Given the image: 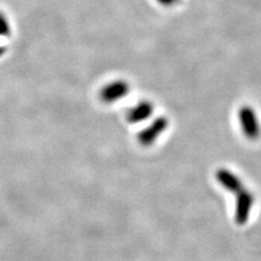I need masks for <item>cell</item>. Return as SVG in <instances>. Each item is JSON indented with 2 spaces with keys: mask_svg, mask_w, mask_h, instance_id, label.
I'll return each mask as SVG.
<instances>
[{
  "mask_svg": "<svg viewBox=\"0 0 261 261\" xmlns=\"http://www.w3.org/2000/svg\"><path fill=\"white\" fill-rule=\"evenodd\" d=\"M238 118L243 135L249 141H257L261 135V125L256 110L244 105L239 109Z\"/></svg>",
  "mask_w": 261,
  "mask_h": 261,
  "instance_id": "cell-1",
  "label": "cell"
},
{
  "mask_svg": "<svg viewBox=\"0 0 261 261\" xmlns=\"http://www.w3.org/2000/svg\"><path fill=\"white\" fill-rule=\"evenodd\" d=\"M255 205V195L246 187L236 194V208H235V222L243 225L248 221L252 207Z\"/></svg>",
  "mask_w": 261,
  "mask_h": 261,
  "instance_id": "cell-3",
  "label": "cell"
},
{
  "mask_svg": "<svg viewBox=\"0 0 261 261\" xmlns=\"http://www.w3.org/2000/svg\"><path fill=\"white\" fill-rule=\"evenodd\" d=\"M156 2L163 7H172L178 3V0H156Z\"/></svg>",
  "mask_w": 261,
  "mask_h": 261,
  "instance_id": "cell-7",
  "label": "cell"
},
{
  "mask_svg": "<svg viewBox=\"0 0 261 261\" xmlns=\"http://www.w3.org/2000/svg\"><path fill=\"white\" fill-rule=\"evenodd\" d=\"M216 179L217 182L221 185L224 190L228 191L233 194H238L245 189V185L241 177L232 172L231 170L221 168L216 172Z\"/></svg>",
  "mask_w": 261,
  "mask_h": 261,
  "instance_id": "cell-5",
  "label": "cell"
},
{
  "mask_svg": "<svg viewBox=\"0 0 261 261\" xmlns=\"http://www.w3.org/2000/svg\"><path fill=\"white\" fill-rule=\"evenodd\" d=\"M154 110L153 103L148 100H142L137 102L134 107L128 109L126 113V119L130 124H138L149 120Z\"/></svg>",
  "mask_w": 261,
  "mask_h": 261,
  "instance_id": "cell-6",
  "label": "cell"
},
{
  "mask_svg": "<svg viewBox=\"0 0 261 261\" xmlns=\"http://www.w3.org/2000/svg\"><path fill=\"white\" fill-rule=\"evenodd\" d=\"M129 92V85L124 80L112 81L105 85L100 91L101 100L106 103L116 102L124 98Z\"/></svg>",
  "mask_w": 261,
  "mask_h": 261,
  "instance_id": "cell-4",
  "label": "cell"
},
{
  "mask_svg": "<svg viewBox=\"0 0 261 261\" xmlns=\"http://www.w3.org/2000/svg\"><path fill=\"white\" fill-rule=\"evenodd\" d=\"M169 127V120L166 117H158L147 124L137 134V141L142 146L148 147L158 141V138L166 132Z\"/></svg>",
  "mask_w": 261,
  "mask_h": 261,
  "instance_id": "cell-2",
  "label": "cell"
}]
</instances>
